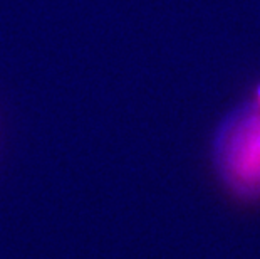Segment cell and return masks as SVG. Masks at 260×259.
<instances>
[{
    "label": "cell",
    "mask_w": 260,
    "mask_h": 259,
    "mask_svg": "<svg viewBox=\"0 0 260 259\" xmlns=\"http://www.w3.org/2000/svg\"><path fill=\"white\" fill-rule=\"evenodd\" d=\"M255 101L260 104V84L257 86V91H255Z\"/></svg>",
    "instance_id": "obj_2"
},
{
    "label": "cell",
    "mask_w": 260,
    "mask_h": 259,
    "mask_svg": "<svg viewBox=\"0 0 260 259\" xmlns=\"http://www.w3.org/2000/svg\"><path fill=\"white\" fill-rule=\"evenodd\" d=\"M213 160L226 189L245 200H260V104L242 103L220 123Z\"/></svg>",
    "instance_id": "obj_1"
}]
</instances>
